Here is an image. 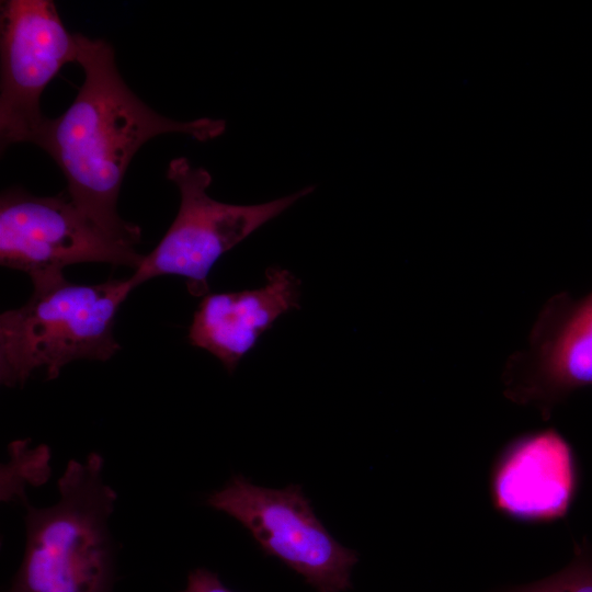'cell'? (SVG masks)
Returning <instances> with one entry per match:
<instances>
[{"mask_svg": "<svg viewBox=\"0 0 592 592\" xmlns=\"http://www.w3.org/2000/svg\"><path fill=\"white\" fill-rule=\"evenodd\" d=\"M31 281L30 299L0 316L2 385L22 387L39 367L46 368L47 379H55L72 361H107L121 349L113 329L133 291L128 280L86 285L57 272Z\"/></svg>", "mask_w": 592, "mask_h": 592, "instance_id": "obj_3", "label": "cell"}, {"mask_svg": "<svg viewBox=\"0 0 592 592\" xmlns=\"http://www.w3.org/2000/svg\"><path fill=\"white\" fill-rule=\"evenodd\" d=\"M77 33L64 25L52 0L0 4V145H36L47 117L41 95L67 62L77 61Z\"/></svg>", "mask_w": 592, "mask_h": 592, "instance_id": "obj_6", "label": "cell"}, {"mask_svg": "<svg viewBox=\"0 0 592 592\" xmlns=\"http://www.w3.org/2000/svg\"><path fill=\"white\" fill-rule=\"evenodd\" d=\"M265 277L260 288L205 295L189 328L190 343L216 356L230 374L277 318L299 308L295 275L269 267Z\"/></svg>", "mask_w": 592, "mask_h": 592, "instance_id": "obj_9", "label": "cell"}, {"mask_svg": "<svg viewBox=\"0 0 592 592\" xmlns=\"http://www.w3.org/2000/svg\"><path fill=\"white\" fill-rule=\"evenodd\" d=\"M77 42L84 80L70 106L46 119L36 146L59 167L67 195L82 214L113 239L134 247L141 230L119 217L117 198L135 153L167 133L214 139L225 132L226 122L209 117L179 122L158 114L125 83L109 42L80 33Z\"/></svg>", "mask_w": 592, "mask_h": 592, "instance_id": "obj_1", "label": "cell"}, {"mask_svg": "<svg viewBox=\"0 0 592 592\" xmlns=\"http://www.w3.org/2000/svg\"><path fill=\"white\" fill-rule=\"evenodd\" d=\"M184 592H234L220 581L218 576L205 568L190 572Z\"/></svg>", "mask_w": 592, "mask_h": 592, "instance_id": "obj_12", "label": "cell"}, {"mask_svg": "<svg viewBox=\"0 0 592 592\" xmlns=\"http://www.w3.org/2000/svg\"><path fill=\"white\" fill-rule=\"evenodd\" d=\"M206 502L238 520L265 555L278 558L318 592H342L352 587L350 577L357 554L326 530L300 486L269 489L238 475Z\"/></svg>", "mask_w": 592, "mask_h": 592, "instance_id": "obj_5", "label": "cell"}, {"mask_svg": "<svg viewBox=\"0 0 592 592\" xmlns=\"http://www.w3.org/2000/svg\"><path fill=\"white\" fill-rule=\"evenodd\" d=\"M503 392L548 419L577 389L592 386V292L576 299L566 292L539 310L526 348L512 353L502 372Z\"/></svg>", "mask_w": 592, "mask_h": 592, "instance_id": "obj_8", "label": "cell"}, {"mask_svg": "<svg viewBox=\"0 0 592 592\" xmlns=\"http://www.w3.org/2000/svg\"><path fill=\"white\" fill-rule=\"evenodd\" d=\"M167 178L179 189V210L160 242L128 278L133 289L171 274L185 278L191 295L209 294L208 275L223 254L314 191L307 186L255 205L221 203L207 194L209 172L192 167L184 157L169 162Z\"/></svg>", "mask_w": 592, "mask_h": 592, "instance_id": "obj_4", "label": "cell"}, {"mask_svg": "<svg viewBox=\"0 0 592 592\" xmlns=\"http://www.w3.org/2000/svg\"><path fill=\"white\" fill-rule=\"evenodd\" d=\"M133 246L99 228L66 194L35 196L11 187L0 198V263L30 277L62 272L84 262L124 265L136 271L143 260Z\"/></svg>", "mask_w": 592, "mask_h": 592, "instance_id": "obj_7", "label": "cell"}, {"mask_svg": "<svg viewBox=\"0 0 592 592\" xmlns=\"http://www.w3.org/2000/svg\"><path fill=\"white\" fill-rule=\"evenodd\" d=\"M508 592H592V555L588 549H579L559 572Z\"/></svg>", "mask_w": 592, "mask_h": 592, "instance_id": "obj_11", "label": "cell"}, {"mask_svg": "<svg viewBox=\"0 0 592 592\" xmlns=\"http://www.w3.org/2000/svg\"><path fill=\"white\" fill-rule=\"evenodd\" d=\"M576 483L572 452L548 429L515 441L493 478L497 506L523 520H554L567 512Z\"/></svg>", "mask_w": 592, "mask_h": 592, "instance_id": "obj_10", "label": "cell"}, {"mask_svg": "<svg viewBox=\"0 0 592 592\" xmlns=\"http://www.w3.org/2000/svg\"><path fill=\"white\" fill-rule=\"evenodd\" d=\"M58 492L50 506L26 504L25 551L10 592H113L116 493L104 482L101 455L71 459Z\"/></svg>", "mask_w": 592, "mask_h": 592, "instance_id": "obj_2", "label": "cell"}]
</instances>
